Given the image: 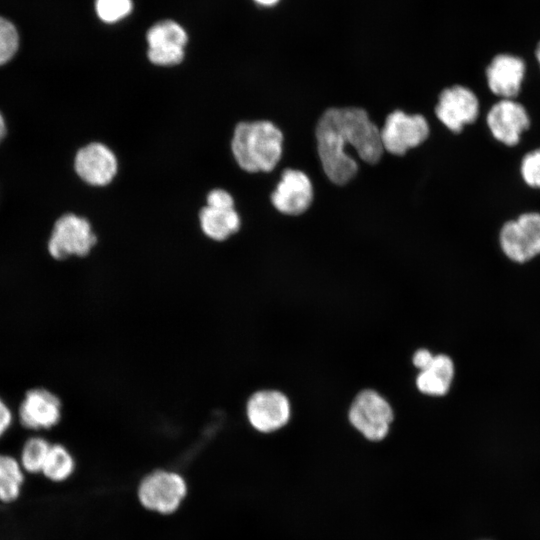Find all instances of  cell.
Listing matches in <instances>:
<instances>
[{"label":"cell","instance_id":"cell-6","mask_svg":"<svg viewBox=\"0 0 540 540\" xmlns=\"http://www.w3.org/2000/svg\"><path fill=\"white\" fill-rule=\"evenodd\" d=\"M147 58L156 66L180 64L189 41L186 29L173 19H162L151 25L145 35Z\"/></svg>","mask_w":540,"mask_h":540},{"label":"cell","instance_id":"cell-12","mask_svg":"<svg viewBox=\"0 0 540 540\" xmlns=\"http://www.w3.org/2000/svg\"><path fill=\"white\" fill-rule=\"evenodd\" d=\"M76 174L91 186H106L116 176L118 163L113 151L100 142L82 147L74 159Z\"/></svg>","mask_w":540,"mask_h":540},{"label":"cell","instance_id":"cell-21","mask_svg":"<svg viewBox=\"0 0 540 540\" xmlns=\"http://www.w3.org/2000/svg\"><path fill=\"white\" fill-rule=\"evenodd\" d=\"M133 8V0H94L97 18L107 25L122 21L133 12Z\"/></svg>","mask_w":540,"mask_h":540},{"label":"cell","instance_id":"cell-5","mask_svg":"<svg viewBox=\"0 0 540 540\" xmlns=\"http://www.w3.org/2000/svg\"><path fill=\"white\" fill-rule=\"evenodd\" d=\"M348 417L364 438L379 442L388 435L394 415L390 404L379 393L367 389L355 397Z\"/></svg>","mask_w":540,"mask_h":540},{"label":"cell","instance_id":"cell-18","mask_svg":"<svg viewBox=\"0 0 540 540\" xmlns=\"http://www.w3.org/2000/svg\"><path fill=\"white\" fill-rule=\"evenodd\" d=\"M26 473L18 458L0 453V502L11 503L17 500L25 483Z\"/></svg>","mask_w":540,"mask_h":540},{"label":"cell","instance_id":"cell-4","mask_svg":"<svg viewBox=\"0 0 540 540\" xmlns=\"http://www.w3.org/2000/svg\"><path fill=\"white\" fill-rule=\"evenodd\" d=\"M97 242L90 222L73 213L62 215L55 222L47 243L51 257L63 260L88 255Z\"/></svg>","mask_w":540,"mask_h":540},{"label":"cell","instance_id":"cell-1","mask_svg":"<svg viewBox=\"0 0 540 540\" xmlns=\"http://www.w3.org/2000/svg\"><path fill=\"white\" fill-rule=\"evenodd\" d=\"M315 136L324 173L336 185L347 184L358 170L346 152L348 145L368 164H376L384 152L380 129L362 108L327 109L318 119Z\"/></svg>","mask_w":540,"mask_h":540},{"label":"cell","instance_id":"cell-24","mask_svg":"<svg viewBox=\"0 0 540 540\" xmlns=\"http://www.w3.org/2000/svg\"><path fill=\"white\" fill-rule=\"evenodd\" d=\"M206 202L210 206H235L231 194L220 188L211 190L207 195Z\"/></svg>","mask_w":540,"mask_h":540},{"label":"cell","instance_id":"cell-29","mask_svg":"<svg viewBox=\"0 0 540 540\" xmlns=\"http://www.w3.org/2000/svg\"><path fill=\"white\" fill-rule=\"evenodd\" d=\"M535 56H536V59L540 65V42L538 43L536 49H535Z\"/></svg>","mask_w":540,"mask_h":540},{"label":"cell","instance_id":"cell-20","mask_svg":"<svg viewBox=\"0 0 540 540\" xmlns=\"http://www.w3.org/2000/svg\"><path fill=\"white\" fill-rule=\"evenodd\" d=\"M51 443L42 436L33 435L23 443L18 460L26 474H41Z\"/></svg>","mask_w":540,"mask_h":540},{"label":"cell","instance_id":"cell-17","mask_svg":"<svg viewBox=\"0 0 540 540\" xmlns=\"http://www.w3.org/2000/svg\"><path fill=\"white\" fill-rule=\"evenodd\" d=\"M453 376L454 365L451 358L444 354L434 355L429 366L419 372L416 386L423 394L443 396L448 392Z\"/></svg>","mask_w":540,"mask_h":540},{"label":"cell","instance_id":"cell-3","mask_svg":"<svg viewBox=\"0 0 540 540\" xmlns=\"http://www.w3.org/2000/svg\"><path fill=\"white\" fill-rule=\"evenodd\" d=\"M188 493L185 478L172 470H155L139 483L137 496L149 511L169 515L177 511Z\"/></svg>","mask_w":540,"mask_h":540},{"label":"cell","instance_id":"cell-8","mask_svg":"<svg viewBox=\"0 0 540 540\" xmlns=\"http://www.w3.org/2000/svg\"><path fill=\"white\" fill-rule=\"evenodd\" d=\"M500 245L504 254L518 263L539 255L540 213H525L506 222L500 232Z\"/></svg>","mask_w":540,"mask_h":540},{"label":"cell","instance_id":"cell-23","mask_svg":"<svg viewBox=\"0 0 540 540\" xmlns=\"http://www.w3.org/2000/svg\"><path fill=\"white\" fill-rule=\"evenodd\" d=\"M521 174L527 185L540 188V148L524 156Z\"/></svg>","mask_w":540,"mask_h":540},{"label":"cell","instance_id":"cell-9","mask_svg":"<svg viewBox=\"0 0 540 540\" xmlns=\"http://www.w3.org/2000/svg\"><path fill=\"white\" fill-rule=\"evenodd\" d=\"M250 425L261 433H272L284 427L291 415L288 398L276 390L254 393L246 405Z\"/></svg>","mask_w":540,"mask_h":540},{"label":"cell","instance_id":"cell-26","mask_svg":"<svg viewBox=\"0 0 540 540\" xmlns=\"http://www.w3.org/2000/svg\"><path fill=\"white\" fill-rule=\"evenodd\" d=\"M433 358L434 355L427 349H419L413 356V364L421 371L429 366Z\"/></svg>","mask_w":540,"mask_h":540},{"label":"cell","instance_id":"cell-19","mask_svg":"<svg viewBox=\"0 0 540 540\" xmlns=\"http://www.w3.org/2000/svg\"><path fill=\"white\" fill-rule=\"evenodd\" d=\"M75 459L62 444H51L41 474L51 482L67 481L75 471Z\"/></svg>","mask_w":540,"mask_h":540},{"label":"cell","instance_id":"cell-16","mask_svg":"<svg viewBox=\"0 0 540 540\" xmlns=\"http://www.w3.org/2000/svg\"><path fill=\"white\" fill-rule=\"evenodd\" d=\"M203 233L214 241H224L240 228V217L234 206L206 205L199 212Z\"/></svg>","mask_w":540,"mask_h":540},{"label":"cell","instance_id":"cell-15","mask_svg":"<svg viewBox=\"0 0 540 540\" xmlns=\"http://www.w3.org/2000/svg\"><path fill=\"white\" fill-rule=\"evenodd\" d=\"M524 75V61L510 54L496 55L486 68L490 90L503 99H512L519 93Z\"/></svg>","mask_w":540,"mask_h":540},{"label":"cell","instance_id":"cell-10","mask_svg":"<svg viewBox=\"0 0 540 540\" xmlns=\"http://www.w3.org/2000/svg\"><path fill=\"white\" fill-rule=\"evenodd\" d=\"M62 404L56 394L46 388H32L22 398L17 416L27 430L41 431L56 426L61 420Z\"/></svg>","mask_w":540,"mask_h":540},{"label":"cell","instance_id":"cell-11","mask_svg":"<svg viewBox=\"0 0 540 540\" xmlns=\"http://www.w3.org/2000/svg\"><path fill=\"white\" fill-rule=\"evenodd\" d=\"M435 114L450 131L458 133L476 120L479 102L470 89L454 85L440 93Z\"/></svg>","mask_w":540,"mask_h":540},{"label":"cell","instance_id":"cell-2","mask_svg":"<svg viewBox=\"0 0 540 540\" xmlns=\"http://www.w3.org/2000/svg\"><path fill=\"white\" fill-rule=\"evenodd\" d=\"M282 143L283 134L272 122H240L233 132L231 151L242 170L270 172L282 157Z\"/></svg>","mask_w":540,"mask_h":540},{"label":"cell","instance_id":"cell-14","mask_svg":"<svg viewBox=\"0 0 540 540\" xmlns=\"http://www.w3.org/2000/svg\"><path fill=\"white\" fill-rule=\"evenodd\" d=\"M486 120L493 137L508 146L516 145L530 126L526 109L512 99H502L494 104Z\"/></svg>","mask_w":540,"mask_h":540},{"label":"cell","instance_id":"cell-25","mask_svg":"<svg viewBox=\"0 0 540 540\" xmlns=\"http://www.w3.org/2000/svg\"><path fill=\"white\" fill-rule=\"evenodd\" d=\"M14 422V414L8 403L0 397V439L10 430Z\"/></svg>","mask_w":540,"mask_h":540},{"label":"cell","instance_id":"cell-13","mask_svg":"<svg viewBox=\"0 0 540 540\" xmlns=\"http://www.w3.org/2000/svg\"><path fill=\"white\" fill-rule=\"evenodd\" d=\"M313 196L309 177L300 170L286 169L271 194V202L280 213L297 216L308 210Z\"/></svg>","mask_w":540,"mask_h":540},{"label":"cell","instance_id":"cell-7","mask_svg":"<svg viewBox=\"0 0 540 540\" xmlns=\"http://www.w3.org/2000/svg\"><path fill=\"white\" fill-rule=\"evenodd\" d=\"M380 134L384 151L402 156L428 138L429 125L420 114L408 115L395 110L386 117Z\"/></svg>","mask_w":540,"mask_h":540},{"label":"cell","instance_id":"cell-28","mask_svg":"<svg viewBox=\"0 0 540 540\" xmlns=\"http://www.w3.org/2000/svg\"><path fill=\"white\" fill-rule=\"evenodd\" d=\"M7 132L4 116L0 112V142L3 140Z\"/></svg>","mask_w":540,"mask_h":540},{"label":"cell","instance_id":"cell-27","mask_svg":"<svg viewBox=\"0 0 540 540\" xmlns=\"http://www.w3.org/2000/svg\"><path fill=\"white\" fill-rule=\"evenodd\" d=\"M281 0H252L255 5L262 8H273L280 3Z\"/></svg>","mask_w":540,"mask_h":540},{"label":"cell","instance_id":"cell-22","mask_svg":"<svg viewBox=\"0 0 540 540\" xmlns=\"http://www.w3.org/2000/svg\"><path fill=\"white\" fill-rule=\"evenodd\" d=\"M19 47V35L12 22L0 16V66L9 62Z\"/></svg>","mask_w":540,"mask_h":540}]
</instances>
